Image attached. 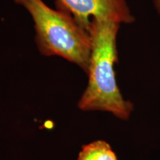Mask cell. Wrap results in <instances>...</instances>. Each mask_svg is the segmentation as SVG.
<instances>
[{
	"mask_svg": "<svg viewBox=\"0 0 160 160\" xmlns=\"http://www.w3.org/2000/svg\"><path fill=\"white\" fill-rule=\"evenodd\" d=\"M120 25L108 20H91L88 29L91 40L88 83L78 107L82 111L109 112L127 120L133 111V105L124 99L114 69L118 62L117 40Z\"/></svg>",
	"mask_w": 160,
	"mask_h": 160,
	"instance_id": "obj_1",
	"label": "cell"
},
{
	"mask_svg": "<svg viewBox=\"0 0 160 160\" xmlns=\"http://www.w3.org/2000/svg\"><path fill=\"white\" fill-rule=\"evenodd\" d=\"M29 13L34 23L36 42L45 56H58L87 73L91 51L89 32L71 13L53 9L42 0H14Z\"/></svg>",
	"mask_w": 160,
	"mask_h": 160,
	"instance_id": "obj_2",
	"label": "cell"
},
{
	"mask_svg": "<svg viewBox=\"0 0 160 160\" xmlns=\"http://www.w3.org/2000/svg\"><path fill=\"white\" fill-rule=\"evenodd\" d=\"M61 8L73 16L80 26L88 31L93 19L108 20L119 25L135 22L127 0H57Z\"/></svg>",
	"mask_w": 160,
	"mask_h": 160,
	"instance_id": "obj_3",
	"label": "cell"
},
{
	"mask_svg": "<svg viewBox=\"0 0 160 160\" xmlns=\"http://www.w3.org/2000/svg\"><path fill=\"white\" fill-rule=\"evenodd\" d=\"M77 160H118L111 145L103 140H97L84 145Z\"/></svg>",
	"mask_w": 160,
	"mask_h": 160,
	"instance_id": "obj_4",
	"label": "cell"
},
{
	"mask_svg": "<svg viewBox=\"0 0 160 160\" xmlns=\"http://www.w3.org/2000/svg\"><path fill=\"white\" fill-rule=\"evenodd\" d=\"M152 2H153L155 10L157 11L158 14L160 16V0H152Z\"/></svg>",
	"mask_w": 160,
	"mask_h": 160,
	"instance_id": "obj_5",
	"label": "cell"
}]
</instances>
